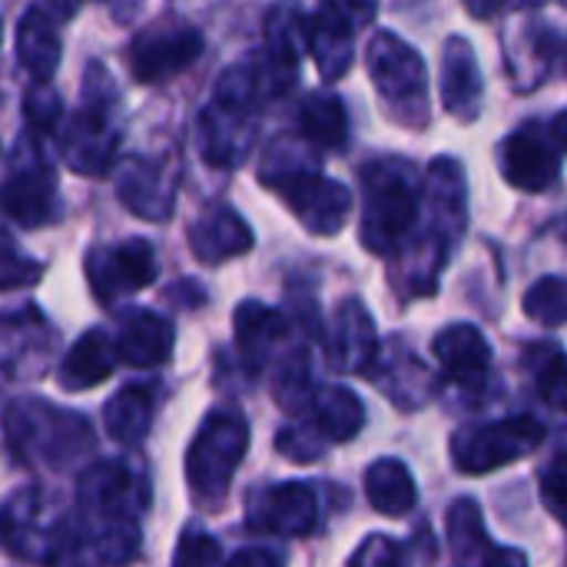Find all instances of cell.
Returning <instances> with one entry per match:
<instances>
[{
  "label": "cell",
  "instance_id": "obj_1",
  "mask_svg": "<svg viewBox=\"0 0 567 567\" xmlns=\"http://www.w3.org/2000/svg\"><path fill=\"white\" fill-rule=\"evenodd\" d=\"M419 193L405 166L379 163L365 169V223L362 236L372 252H389L415 223Z\"/></svg>",
  "mask_w": 567,
  "mask_h": 567
},
{
  "label": "cell",
  "instance_id": "obj_2",
  "mask_svg": "<svg viewBox=\"0 0 567 567\" xmlns=\"http://www.w3.org/2000/svg\"><path fill=\"white\" fill-rule=\"evenodd\" d=\"M545 442V429L535 419H505L475 432L455 435V465L458 472L482 475L492 468H502L528 452H535Z\"/></svg>",
  "mask_w": 567,
  "mask_h": 567
},
{
  "label": "cell",
  "instance_id": "obj_3",
  "mask_svg": "<svg viewBox=\"0 0 567 567\" xmlns=\"http://www.w3.org/2000/svg\"><path fill=\"white\" fill-rule=\"evenodd\" d=\"M369 70L382 96L392 103H412L425 106V66L422 56L402 43L395 33H379L369 47Z\"/></svg>",
  "mask_w": 567,
  "mask_h": 567
},
{
  "label": "cell",
  "instance_id": "obj_4",
  "mask_svg": "<svg viewBox=\"0 0 567 567\" xmlns=\"http://www.w3.org/2000/svg\"><path fill=\"white\" fill-rule=\"evenodd\" d=\"M502 173L512 186L525 189V193H542L548 189L558 173H561V159L555 153V146L535 133L532 126L512 133L502 146Z\"/></svg>",
  "mask_w": 567,
  "mask_h": 567
},
{
  "label": "cell",
  "instance_id": "obj_5",
  "mask_svg": "<svg viewBox=\"0 0 567 567\" xmlns=\"http://www.w3.org/2000/svg\"><path fill=\"white\" fill-rule=\"evenodd\" d=\"M199 33L189 27H163V30H150L133 43V70L140 80H163L176 70H183L186 63H193L199 56Z\"/></svg>",
  "mask_w": 567,
  "mask_h": 567
},
{
  "label": "cell",
  "instance_id": "obj_6",
  "mask_svg": "<svg viewBox=\"0 0 567 567\" xmlns=\"http://www.w3.org/2000/svg\"><path fill=\"white\" fill-rule=\"evenodd\" d=\"M435 359L442 362L445 379L465 392H478L492 365V352L475 326H449L435 339Z\"/></svg>",
  "mask_w": 567,
  "mask_h": 567
},
{
  "label": "cell",
  "instance_id": "obj_7",
  "mask_svg": "<svg viewBox=\"0 0 567 567\" xmlns=\"http://www.w3.org/2000/svg\"><path fill=\"white\" fill-rule=\"evenodd\" d=\"M289 203L296 206V213L319 233H336L346 219L349 209V193L339 183H329L322 176H306L296 173L286 179V186H279Z\"/></svg>",
  "mask_w": 567,
  "mask_h": 567
},
{
  "label": "cell",
  "instance_id": "obj_8",
  "mask_svg": "<svg viewBox=\"0 0 567 567\" xmlns=\"http://www.w3.org/2000/svg\"><path fill=\"white\" fill-rule=\"evenodd\" d=\"M243 449H246V425H243V419H236V415L213 419L209 429L199 435V442L193 449V462H203L206 458L209 465L199 468L193 475V482L199 485V482H206V475H213L209 485L216 482L223 488L226 478H229V472H233V465L243 458Z\"/></svg>",
  "mask_w": 567,
  "mask_h": 567
},
{
  "label": "cell",
  "instance_id": "obj_9",
  "mask_svg": "<svg viewBox=\"0 0 567 567\" xmlns=\"http://www.w3.org/2000/svg\"><path fill=\"white\" fill-rule=\"evenodd\" d=\"M445 103L455 116H475L482 100V73L475 63V53L465 40H449L445 50V83H442Z\"/></svg>",
  "mask_w": 567,
  "mask_h": 567
},
{
  "label": "cell",
  "instance_id": "obj_10",
  "mask_svg": "<svg viewBox=\"0 0 567 567\" xmlns=\"http://www.w3.org/2000/svg\"><path fill=\"white\" fill-rule=\"evenodd\" d=\"M259 525L279 532V535H306L316 525V498L302 485H282L272 488L262 502Z\"/></svg>",
  "mask_w": 567,
  "mask_h": 567
},
{
  "label": "cell",
  "instance_id": "obj_11",
  "mask_svg": "<svg viewBox=\"0 0 567 567\" xmlns=\"http://www.w3.org/2000/svg\"><path fill=\"white\" fill-rule=\"evenodd\" d=\"M365 495L375 505V512L399 518V515H405L415 505V482L409 478V472H405L402 462L385 458V462H375L369 468V475H365Z\"/></svg>",
  "mask_w": 567,
  "mask_h": 567
},
{
  "label": "cell",
  "instance_id": "obj_12",
  "mask_svg": "<svg viewBox=\"0 0 567 567\" xmlns=\"http://www.w3.org/2000/svg\"><path fill=\"white\" fill-rule=\"evenodd\" d=\"M103 272H106V296H120V292L143 289L156 276L153 252H150L146 243H126V246L106 249Z\"/></svg>",
  "mask_w": 567,
  "mask_h": 567
},
{
  "label": "cell",
  "instance_id": "obj_13",
  "mask_svg": "<svg viewBox=\"0 0 567 567\" xmlns=\"http://www.w3.org/2000/svg\"><path fill=\"white\" fill-rule=\"evenodd\" d=\"M169 352V326H163L150 312H136L126 319L120 336V355L133 365H153Z\"/></svg>",
  "mask_w": 567,
  "mask_h": 567
},
{
  "label": "cell",
  "instance_id": "obj_14",
  "mask_svg": "<svg viewBox=\"0 0 567 567\" xmlns=\"http://www.w3.org/2000/svg\"><path fill=\"white\" fill-rule=\"evenodd\" d=\"M312 419H316V429L326 439L346 442V439H352L362 429V405L346 389H326L312 402Z\"/></svg>",
  "mask_w": 567,
  "mask_h": 567
},
{
  "label": "cell",
  "instance_id": "obj_15",
  "mask_svg": "<svg viewBox=\"0 0 567 567\" xmlns=\"http://www.w3.org/2000/svg\"><path fill=\"white\" fill-rule=\"evenodd\" d=\"M110 365H113V359H110L106 336L103 332H90L70 352V359L63 365V385L66 389H93L96 382H103L110 375Z\"/></svg>",
  "mask_w": 567,
  "mask_h": 567
},
{
  "label": "cell",
  "instance_id": "obj_16",
  "mask_svg": "<svg viewBox=\"0 0 567 567\" xmlns=\"http://www.w3.org/2000/svg\"><path fill=\"white\" fill-rule=\"evenodd\" d=\"M369 355H372V322L359 302H349L342 306V316H339V339H336L332 362L339 369H355Z\"/></svg>",
  "mask_w": 567,
  "mask_h": 567
},
{
  "label": "cell",
  "instance_id": "obj_17",
  "mask_svg": "<svg viewBox=\"0 0 567 567\" xmlns=\"http://www.w3.org/2000/svg\"><path fill=\"white\" fill-rule=\"evenodd\" d=\"M299 120H302V133L312 143L329 146V150L346 143V110L336 96H326V93L309 96Z\"/></svg>",
  "mask_w": 567,
  "mask_h": 567
},
{
  "label": "cell",
  "instance_id": "obj_18",
  "mask_svg": "<svg viewBox=\"0 0 567 567\" xmlns=\"http://www.w3.org/2000/svg\"><path fill=\"white\" fill-rule=\"evenodd\" d=\"M150 395L143 389H126L123 395H116V402L110 405V432L120 442H136L146 432L150 422Z\"/></svg>",
  "mask_w": 567,
  "mask_h": 567
},
{
  "label": "cell",
  "instance_id": "obj_19",
  "mask_svg": "<svg viewBox=\"0 0 567 567\" xmlns=\"http://www.w3.org/2000/svg\"><path fill=\"white\" fill-rule=\"evenodd\" d=\"M525 312L538 322L558 326L567 319V282L561 279H542L528 296H525Z\"/></svg>",
  "mask_w": 567,
  "mask_h": 567
},
{
  "label": "cell",
  "instance_id": "obj_20",
  "mask_svg": "<svg viewBox=\"0 0 567 567\" xmlns=\"http://www.w3.org/2000/svg\"><path fill=\"white\" fill-rule=\"evenodd\" d=\"M535 375L545 399L567 409V355H561L558 349H542V365Z\"/></svg>",
  "mask_w": 567,
  "mask_h": 567
},
{
  "label": "cell",
  "instance_id": "obj_21",
  "mask_svg": "<svg viewBox=\"0 0 567 567\" xmlns=\"http://www.w3.org/2000/svg\"><path fill=\"white\" fill-rule=\"evenodd\" d=\"M542 495H545L548 512H551L558 522H565L567 525V455L555 458V462L545 468V475H542Z\"/></svg>",
  "mask_w": 567,
  "mask_h": 567
},
{
  "label": "cell",
  "instance_id": "obj_22",
  "mask_svg": "<svg viewBox=\"0 0 567 567\" xmlns=\"http://www.w3.org/2000/svg\"><path fill=\"white\" fill-rule=\"evenodd\" d=\"M352 567H405V561H402V551H399L395 542H389V538H372V542H365V548L355 555Z\"/></svg>",
  "mask_w": 567,
  "mask_h": 567
},
{
  "label": "cell",
  "instance_id": "obj_23",
  "mask_svg": "<svg viewBox=\"0 0 567 567\" xmlns=\"http://www.w3.org/2000/svg\"><path fill=\"white\" fill-rule=\"evenodd\" d=\"M10 252H13V249H10L7 243H0V286H20V282H27V279H33V272H27L23 262L13 259Z\"/></svg>",
  "mask_w": 567,
  "mask_h": 567
},
{
  "label": "cell",
  "instance_id": "obj_24",
  "mask_svg": "<svg viewBox=\"0 0 567 567\" xmlns=\"http://www.w3.org/2000/svg\"><path fill=\"white\" fill-rule=\"evenodd\" d=\"M229 567H282L279 565V558L276 555H269V551H243V555H236V561Z\"/></svg>",
  "mask_w": 567,
  "mask_h": 567
},
{
  "label": "cell",
  "instance_id": "obj_25",
  "mask_svg": "<svg viewBox=\"0 0 567 567\" xmlns=\"http://www.w3.org/2000/svg\"><path fill=\"white\" fill-rule=\"evenodd\" d=\"M555 140H558V143L567 150V110L558 116V120H555Z\"/></svg>",
  "mask_w": 567,
  "mask_h": 567
}]
</instances>
